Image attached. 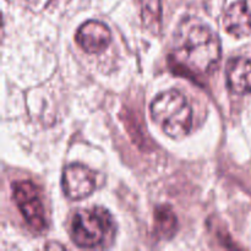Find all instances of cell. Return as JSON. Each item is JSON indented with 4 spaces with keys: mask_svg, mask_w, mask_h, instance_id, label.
<instances>
[{
    "mask_svg": "<svg viewBox=\"0 0 251 251\" xmlns=\"http://www.w3.org/2000/svg\"><path fill=\"white\" fill-rule=\"evenodd\" d=\"M221 59V41L208 26L185 22L176 34L171 63L178 73L203 76L212 73Z\"/></svg>",
    "mask_w": 251,
    "mask_h": 251,
    "instance_id": "cell-1",
    "label": "cell"
},
{
    "mask_svg": "<svg viewBox=\"0 0 251 251\" xmlns=\"http://www.w3.org/2000/svg\"><path fill=\"white\" fill-rule=\"evenodd\" d=\"M115 237V223L105 208L95 206L74 215L70 226V238L81 249L105 248Z\"/></svg>",
    "mask_w": 251,
    "mask_h": 251,
    "instance_id": "cell-2",
    "label": "cell"
},
{
    "mask_svg": "<svg viewBox=\"0 0 251 251\" xmlns=\"http://www.w3.org/2000/svg\"><path fill=\"white\" fill-rule=\"evenodd\" d=\"M151 118L172 139H183L193 126V109L186 98L176 90L159 93L150 107Z\"/></svg>",
    "mask_w": 251,
    "mask_h": 251,
    "instance_id": "cell-3",
    "label": "cell"
},
{
    "mask_svg": "<svg viewBox=\"0 0 251 251\" xmlns=\"http://www.w3.org/2000/svg\"><path fill=\"white\" fill-rule=\"evenodd\" d=\"M11 189L12 199L28 227L36 233L43 232L47 218L38 186L31 180H17L12 183Z\"/></svg>",
    "mask_w": 251,
    "mask_h": 251,
    "instance_id": "cell-4",
    "label": "cell"
},
{
    "mask_svg": "<svg viewBox=\"0 0 251 251\" xmlns=\"http://www.w3.org/2000/svg\"><path fill=\"white\" fill-rule=\"evenodd\" d=\"M97 174L82 164H70L61 176V188L70 200H82L88 198L97 188Z\"/></svg>",
    "mask_w": 251,
    "mask_h": 251,
    "instance_id": "cell-5",
    "label": "cell"
},
{
    "mask_svg": "<svg viewBox=\"0 0 251 251\" xmlns=\"http://www.w3.org/2000/svg\"><path fill=\"white\" fill-rule=\"evenodd\" d=\"M110 29L103 22L90 20L80 26L76 32V42L78 46L90 54H98L109 46Z\"/></svg>",
    "mask_w": 251,
    "mask_h": 251,
    "instance_id": "cell-6",
    "label": "cell"
},
{
    "mask_svg": "<svg viewBox=\"0 0 251 251\" xmlns=\"http://www.w3.org/2000/svg\"><path fill=\"white\" fill-rule=\"evenodd\" d=\"M227 85L237 95L251 93V60L244 56L233 58L228 61Z\"/></svg>",
    "mask_w": 251,
    "mask_h": 251,
    "instance_id": "cell-7",
    "label": "cell"
},
{
    "mask_svg": "<svg viewBox=\"0 0 251 251\" xmlns=\"http://www.w3.org/2000/svg\"><path fill=\"white\" fill-rule=\"evenodd\" d=\"M225 29L237 38L249 36L251 33V11L247 0H239L227 9L225 15Z\"/></svg>",
    "mask_w": 251,
    "mask_h": 251,
    "instance_id": "cell-8",
    "label": "cell"
},
{
    "mask_svg": "<svg viewBox=\"0 0 251 251\" xmlns=\"http://www.w3.org/2000/svg\"><path fill=\"white\" fill-rule=\"evenodd\" d=\"M178 230V218L171 206H158L154 210V232L162 239H172Z\"/></svg>",
    "mask_w": 251,
    "mask_h": 251,
    "instance_id": "cell-9",
    "label": "cell"
},
{
    "mask_svg": "<svg viewBox=\"0 0 251 251\" xmlns=\"http://www.w3.org/2000/svg\"><path fill=\"white\" fill-rule=\"evenodd\" d=\"M140 4H141L142 20L146 27L152 28L153 32L158 31L162 16L161 0H140Z\"/></svg>",
    "mask_w": 251,
    "mask_h": 251,
    "instance_id": "cell-10",
    "label": "cell"
},
{
    "mask_svg": "<svg viewBox=\"0 0 251 251\" xmlns=\"http://www.w3.org/2000/svg\"><path fill=\"white\" fill-rule=\"evenodd\" d=\"M21 1H34V0H21Z\"/></svg>",
    "mask_w": 251,
    "mask_h": 251,
    "instance_id": "cell-11",
    "label": "cell"
}]
</instances>
